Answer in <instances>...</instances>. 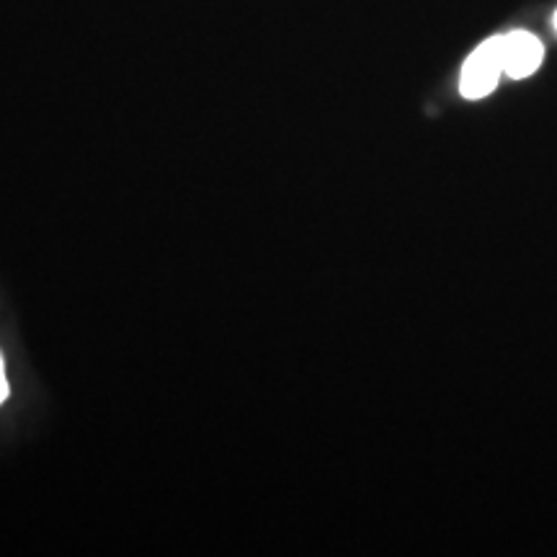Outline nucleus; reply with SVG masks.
Masks as SVG:
<instances>
[{
  "label": "nucleus",
  "instance_id": "nucleus-1",
  "mask_svg": "<svg viewBox=\"0 0 557 557\" xmlns=\"http://www.w3.org/2000/svg\"><path fill=\"white\" fill-rule=\"evenodd\" d=\"M500 73H504V37H493L483 41L465 62L459 90L465 99H483L498 86Z\"/></svg>",
  "mask_w": 557,
  "mask_h": 557
},
{
  "label": "nucleus",
  "instance_id": "nucleus-2",
  "mask_svg": "<svg viewBox=\"0 0 557 557\" xmlns=\"http://www.w3.org/2000/svg\"><path fill=\"white\" fill-rule=\"evenodd\" d=\"M545 47L529 32H511L504 37V73L513 81L529 78L542 65Z\"/></svg>",
  "mask_w": 557,
  "mask_h": 557
},
{
  "label": "nucleus",
  "instance_id": "nucleus-3",
  "mask_svg": "<svg viewBox=\"0 0 557 557\" xmlns=\"http://www.w3.org/2000/svg\"><path fill=\"white\" fill-rule=\"evenodd\" d=\"M9 398V380H5V367H3V357H0V403Z\"/></svg>",
  "mask_w": 557,
  "mask_h": 557
},
{
  "label": "nucleus",
  "instance_id": "nucleus-4",
  "mask_svg": "<svg viewBox=\"0 0 557 557\" xmlns=\"http://www.w3.org/2000/svg\"><path fill=\"white\" fill-rule=\"evenodd\" d=\"M553 24H555V32H557V13H555V18H553Z\"/></svg>",
  "mask_w": 557,
  "mask_h": 557
}]
</instances>
